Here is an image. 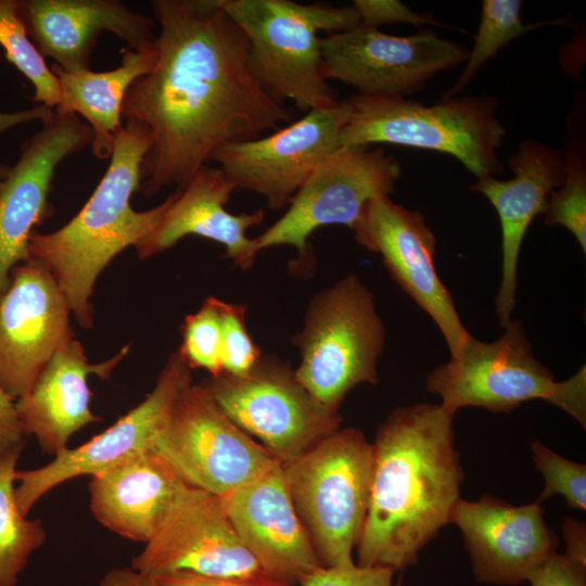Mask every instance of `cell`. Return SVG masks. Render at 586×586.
Returning <instances> with one entry per match:
<instances>
[{
  "label": "cell",
  "mask_w": 586,
  "mask_h": 586,
  "mask_svg": "<svg viewBox=\"0 0 586 586\" xmlns=\"http://www.w3.org/2000/svg\"><path fill=\"white\" fill-rule=\"evenodd\" d=\"M160 26L150 72L128 88L122 117L151 145L139 191L183 189L220 144L264 136L294 118L247 65L249 40L218 0H153Z\"/></svg>",
  "instance_id": "obj_1"
},
{
  "label": "cell",
  "mask_w": 586,
  "mask_h": 586,
  "mask_svg": "<svg viewBox=\"0 0 586 586\" xmlns=\"http://www.w3.org/2000/svg\"><path fill=\"white\" fill-rule=\"evenodd\" d=\"M453 417L422 403L394 409L380 425L357 564L402 571L449 523L464 477Z\"/></svg>",
  "instance_id": "obj_2"
},
{
  "label": "cell",
  "mask_w": 586,
  "mask_h": 586,
  "mask_svg": "<svg viewBox=\"0 0 586 586\" xmlns=\"http://www.w3.org/2000/svg\"><path fill=\"white\" fill-rule=\"evenodd\" d=\"M150 145L149 131L138 122L125 120L110 165L84 207L62 228L30 234L28 256L51 272L82 328L92 327L91 296L98 276L118 253L136 247L157 227L176 196L175 190L160 205L143 212L131 207Z\"/></svg>",
  "instance_id": "obj_3"
},
{
  "label": "cell",
  "mask_w": 586,
  "mask_h": 586,
  "mask_svg": "<svg viewBox=\"0 0 586 586\" xmlns=\"http://www.w3.org/2000/svg\"><path fill=\"white\" fill-rule=\"evenodd\" d=\"M344 100L340 148L385 143L446 153L476 178L504 170L497 150L506 128L495 97L455 95L433 105L402 95L355 93Z\"/></svg>",
  "instance_id": "obj_4"
},
{
  "label": "cell",
  "mask_w": 586,
  "mask_h": 586,
  "mask_svg": "<svg viewBox=\"0 0 586 586\" xmlns=\"http://www.w3.org/2000/svg\"><path fill=\"white\" fill-rule=\"evenodd\" d=\"M249 40L247 65L276 100L302 112L339 101L323 77L319 31L339 33L360 25L353 7L291 0H218Z\"/></svg>",
  "instance_id": "obj_5"
},
{
  "label": "cell",
  "mask_w": 586,
  "mask_h": 586,
  "mask_svg": "<svg viewBox=\"0 0 586 586\" xmlns=\"http://www.w3.org/2000/svg\"><path fill=\"white\" fill-rule=\"evenodd\" d=\"M501 336L482 342L473 336L450 360L426 378V390L441 398L450 415L464 407L508 413L532 399L562 409L586 428V367L556 381L552 372L533 354L519 321L511 320Z\"/></svg>",
  "instance_id": "obj_6"
},
{
  "label": "cell",
  "mask_w": 586,
  "mask_h": 586,
  "mask_svg": "<svg viewBox=\"0 0 586 586\" xmlns=\"http://www.w3.org/2000/svg\"><path fill=\"white\" fill-rule=\"evenodd\" d=\"M296 512L324 566L351 565L366 519L372 444L354 428L339 429L281 462Z\"/></svg>",
  "instance_id": "obj_7"
},
{
  "label": "cell",
  "mask_w": 586,
  "mask_h": 586,
  "mask_svg": "<svg viewBox=\"0 0 586 586\" xmlns=\"http://www.w3.org/2000/svg\"><path fill=\"white\" fill-rule=\"evenodd\" d=\"M293 343L297 380L322 406L339 411L355 386L379 381L385 327L373 293L354 273L317 293Z\"/></svg>",
  "instance_id": "obj_8"
},
{
  "label": "cell",
  "mask_w": 586,
  "mask_h": 586,
  "mask_svg": "<svg viewBox=\"0 0 586 586\" xmlns=\"http://www.w3.org/2000/svg\"><path fill=\"white\" fill-rule=\"evenodd\" d=\"M220 410L277 460L286 462L340 429L342 417L300 383L289 362L262 355L241 377L221 372L202 384Z\"/></svg>",
  "instance_id": "obj_9"
},
{
  "label": "cell",
  "mask_w": 586,
  "mask_h": 586,
  "mask_svg": "<svg viewBox=\"0 0 586 586\" xmlns=\"http://www.w3.org/2000/svg\"><path fill=\"white\" fill-rule=\"evenodd\" d=\"M400 176V163L382 148H340L310 173L286 212L256 237L258 251L290 245L298 253L295 264L313 265L309 237L330 225L352 229L366 204L390 195Z\"/></svg>",
  "instance_id": "obj_10"
},
{
  "label": "cell",
  "mask_w": 586,
  "mask_h": 586,
  "mask_svg": "<svg viewBox=\"0 0 586 586\" xmlns=\"http://www.w3.org/2000/svg\"><path fill=\"white\" fill-rule=\"evenodd\" d=\"M152 450L188 485L219 497L280 462L234 424L202 384L179 395Z\"/></svg>",
  "instance_id": "obj_11"
},
{
  "label": "cell",
  "mask_w": 586,
  "mask_h": 586,
  "mask_svg": "<svg viewBox=\"0 0 586 586\" xmlns=\"http://www.w3.org/2000/svg\"><path fill=\"white\" fill-rule=\"evenodd\" d=\"M323 77L362 95L419 92L437 73L466 62L469 50L432 30L394 36L358 25L320 38Z\"/></svg>",
  "instance_id": "obj_12"
},
{
  "label": "cell",
  "mask_w": 586,
  "mask_h": 586,
  "mask_svg": "<svg viewBox=\"0 0 586 586\" xmlns=\"http://www.w3.org/2000/svg\"><path fill=\"white\" fill-rule=\"evenodd\" d=\"M346 117L345 100L306 112L271 133L228 141L212 153L235 189L262 195L269 208L290 201L310 173L340 149Z\"/></svg>",
  "instance_id": "obj_13"
},
{
  "label": "cell",
  "mask_w": 586,
  "mask_h": 586,
  "mask_svg": "<svg viewBox=\"0 0 586 586\" xmlns=\"http://www.w3.org/2000/svg\"><path fill=\"white\" fill-rule=\"evenodd\" d=\"M192 384L191 369L171 353L156 383L139 405L87 443L66 448L40 468L17 470L16 504L24 515L48 492L82 475L93 476L152 449L179 395Z\"/></svg>",
  "instance_id": "obj_14"
},
{
  "label": "cell",
  "mask_w": 586,
  "mask_h": 586,
  "mask_svg": "<svg viewBox=\"0 0 586 586\" xmlns=\"http://www.w3.org/2000/svg\"><path fill=\"white\" fill-rule=\"evenodd\" d=\"M351 230L360 246L382 257L390 277L436 323L450 356L457 355L472 335L437 275L436 239L424 216L383 195L366 204Z\"/></svg>",
  "instance_id": "obj_15"
},
{
  "label": "cell",
  "mask_w": 586,
  "mask_h": 586,
  "mask_svg": "<svg viewBox=\"0 0 586 586\" xmlns=\"http://www.w3.org/2000/svg\"><path fill=\"white\" fill-rule=\"evenodd\" d=\"M71 309L51 272L28 257L0 294V387L27 395L55 351L74 337Z\"/></svg>",
  "instance_id": "obj_16"
},
{
  "label": "cell",
  "mask_w": 586,
  "mask_h": 586,
  "mask_svg": "<svg viewBox=\"0 0 586 586\" xmlns=\"http://www.w3.org/2000/svg\"><path fill=\"white\" fill-rule=\"evenodd\" d=\"M41 123L22 143L0 187V294L12 269L28 259L30 234L51 214L48 199L56 167L93 140L90 125L75 113L55 109Z\"/></svg>",
  "instance_id": "obj_17"
},
{
  "label": "cell",
  "mask_w": 586,
  "mask_h": 586,
  "mask_svg": "<svg viewBox=\"0 0 586 586\" xmlns=\"http://www.w3.org/2000/svg\"><path fill=\"white\" fill-rule=\"evenodd\" d=\"M130 566L152 577L176 572L212 577L265 573L237 535L220 497L193 486Z\"/></svg>",
  "instance_id": "obj_18"
},
{
  "label": "cell",
  "mask_w": 586,
  "mask_h": 586,
  "mask_svg": "<svg viewBox=\"0 0 586 586\" xmlns=\"http://www.w3.org/2000/svg\"><path fill=\"white\" fill-rule=\"evenodd\" d=\"M449 523L458 526L477 582L518 585L557 552L559 538L548 527L537 501L513 506L483 495L459 498Z\"/></svg>",
  "instance_id": "obj_19"
},
{
  "label": "cell",
  "mask_w": 586,
  "mask_h": 586,
  "mask_svg": "<svg viewBox=\"0 0 586 586\" xmlns=\"http://www.w3.org/2000/svg\"><path fill=\"white\" fill-rule=\"evenodd\" d=\"M220 500L240 540L265 573L297 585L322 565L293 505L281 462Z\"/></svg>",
  "instance_id": "obj_20"
},
{
  "label": "cell",
  "mask_w": 586,
  "mask_h": 586,
  "mask_svg": "<svg viewBox=\"0 0 586 586\" xmlns=\"http://www.w3.org/2000/svg\"><path fill=\"white\" fill-rule=\"evenodd\" d=\"M513 177L477 178L470 187L496 209L501 227V281L495 300L499 326L505 328L515 307L517 273L522 243L534 218L543 214L547 201L564 177L563 152L552 145L526 139L508 160Z\"/></svg>",
  "instance_id": "obj_21"
},
{
  "label": "cell",
  "mask_w": 586,
  "mask_h": 586,
  "mask_svg": "<svg viewBox=\"0 0 586 586\" xmlns=\"http://www.w3.org/2000/svg\"><path fill=\"white\" fill-rule=\"evenodd\" d=\"M18 16L41 55L66 72L90 69L102 31L133 50L152 46L155 38V22L117 0H18Z\"/></svg>",
  "instance_id": "obj_22"
},
{
  "label": "cell",
  "mask_w": 586,
  "mask_h": 586,
  "mask_svg": "<svg viewBox=\"0 0 586 586\" xmlns=\"http://www.w3.org/2000/svg\"><path fill=\"white\" fill-rule=\"evenodd\" d=\"M233 183L218 167L203 165L177 193L157 227L137 246L144 259L173 247L186 235L195 234L225 247V257L235 266L250 269L259 253L250 228L262 224L263 208L233 214L226 209Z\"/></svg>",
  "instance_id": "obj_23"
},
{
  "label": "cell",
  "mask_w": 586,
  "mask_h": 586,
  "mask_svg": "<svg viewBox=\"0 0 586 586\" xmlns=\"http://www.w3.org/2000/svg\"><path fill=\"white\" fill-rule=\"evenodd\" d=\"M129 347L124 346L106 361L89 364L79 341L72 337L63 343L30 392L15 400L24 435L35 436L43 453L55 456L68 448L72 435L90 423L101 421L90 409L92 393L88 377L109 378Z\"/></svg>",
  "instance_id": "obj_24"
},
{
  "label": "cell",
  "mask_w": 586,
  "mask_h": 586,
  "mask_svg": "<svg viewBox=\"0 0 586 586\" xmlns=\"http://www.w3.org/2000/svg\"><path fill=\"white\" fill-rule=\"evenodd\" d=\"M189 487L163 457L150 449L91 476L90 508L106 528L145 544Z\"/></svg>",
  "instance_id": "obj_25"
},
{
  "label": "cell",
  "mask_w": 586,
  "mask_h": 586,
  "mask_svg": "<svg viewBox=\"0 0 586 586\" xmlns=\"http://www.w3.org/2000/svg\"><path fill=\"white\" fill-rule=\"evenodd\" d=\"M154 44L133 50H122V63L107 72L85 69L66 72L55 63L51 72L58 79L60 103L55 109L81 115L93 130V154L111 157L115 138L123 127L122 106L128 88L154 65Z\"/></svg>",
  "instance_id": "obj_26"
},
{
  "label": "cell",
  "mask_w": 586,
  "mask_h": 586,
  "mask_svg": "<svg viewBox=\"0 0 586 586\" xmlns=\"http://www.w3.org/2000/svg\"><path fill=\"white\" fill-rule=\"evenodd\" d=\"M23 447L0 455V586H16L30 555L47 539L39 519H27L15 498L16 463Z\"/></svg>",
  "instance_id": "obj_27"
},
{
  "label": "cell",
  "mask_w": 586,
  "mask_h": 586,
  "mask_svg": "<svg viewBox=\"0 0 586 586\" xmlns=\"http://www.w3.org/2000/svg\"><path fill=\"white\" fill-rule=\"evenodd\" d=\"M520 0H483L481 18L469 50L463 71L443 99L455 97L470 82L477 71L510 41L539 27L566 25L565 18L525 24L521 18Z\"/></svg>",
  "instance_id": "obj_28"
},
{
  "label": "cell",
  "mask_w": 586,
  "mask_h": 586,
  "mask_svg": "<svg viewBox=\"0 0 586 586\" xmlns=\"http://www.w3.org/2000/svg\"><path fill=\"white\" fill-rule=\"evenodd\" d=\"M0 46L7 60L34 85L33 101L55 109L60 103L58 79L26 33L18 0H0Z\"/></svg>",
  "instance_id": "obj_29"
},
{
  "label": "cell",
  "mask_w": 586,
  "mask_h": 586,
  "mask_svg": "<svg viewBox=\"0 0 586 586\" xmlns=\"http://www.w3.org/2000/svg\"><path fill=\"white\" fill-rule=\"evenodd\" d=\"M563 157L564 177L547 201L545 224L568 229L586 254V164L574 148L563 152Z\"/></svg>",
  "instance_id": "obj_30"
},
{
  "label": "cell",
  "mask_w": 586,
  "mask_h": 586,
  "mask_svg": "<svg viewBox=\"0 0 586 586\" xmlns=\"http://www.w3.org/2000/svg\"><path fill=\"white\" fill-rule=\"evenodd\" d=\"M219 298L208 296L181 326L179 355L190 369L202 368L211 377L222 372Z\"/></svg>",
  "instance_id": "obj_31"
},
{
  "label": "cell",
  "mask_w": 586,
  "mask_h": 586,
  "mask_svg": "<svg viewBox=\"0 0 586 586\" xmlns=\"http://www.w3.org/2000/svg\"><path fill=\"white\" fill-rule=\"evenodd\" d=\"M531 449L535 466L545 480L536 501L542 504L553 495H561L568 507L585 511L586 466L560 456L540 441H533Z\"/></svg>",
  "instance_id": "obj_32"
},
{
  "label": "cell",
  "mask_w": 586,
  "mask_h": 586,
  "mask_svg": "<svg viewBox=\"0 0 586 586\" xmlns=\"http://www.w3.org/2000/svg\"><path fill=\"white\" fill-rule=\"evenodd\" d=\"M221 326L222 372L241 377L249 373L262 357L245 323V306L218 302Z\"/></svg>",
  "instance_id": "obj_33"
},
{
  "label": "cell",
  "mask_w": 586,
  "mask_h": 586,
  "mask_svg": "<svg viewBox=\"0 0 586 586\" xmlns=\"http://www.w3.org/2000/svg\"><path fill=\"white\" fill-rule=\"evenodd\" d=\"M395 571L385 566L353 563L343 566L321 565L306 574L297 586H402Z\"/></svg>",
  "instance_id": "obj_34"
},
{
  "label": "cell",
  "mask_w": 586,
  "mask_h": 586,
  "mask_svg": "<svg viewBox=\"0 0 586 586\" xmlns=\"http://www.w3.org/2000/svg\"><path fill=\"white\" fill-rule=\"evenodd\" d=\"M352 7L357 12L360 24L368 27L379 28L392 24L446 26L431 13L416 12L398 0H354Z\"/></svg>",
  "instance_id": "obj_35"
},
{
  "label": "cell",
  "mask_w": 586,
  "mask_h": 586,
  "mask_svg": "<svg viewBox=\"0 0 586 586\" xmlns=\"http://www.w3.org/2000/svg\"><path fill=\"white\" fill-rule=\"evenodd\" d=\"M531 586H586V564L555 552L527 578Z\"/></svg>",
  "instance_id": "obj_36"
},
{
  "label": "cell",
  "mask_w": 586,
  "mask_h": 586,
  "mask_svg": "<svg viewBox=\"0 0 586 586\" xmlns=\"http://www.w3.org/2000/svg\"><path fill=\"white\" fill-rule=\"evenodd\" d=\"M158 586H297L267 573L246 576L212 577L176 572L153 577Z\"/></svg>",
  "instance_id": "obj_37"
},
{
  "label": "cell",
  "mask_w": 586,
  "mask_h": 586,
  "mask_svg": "<svg viewBox=\"0 0 586 586\" xmlns=\"http://www.w3.org/2000/svg\"><path fill=\"white\" fill-rule=\"evenodd\" d=\"M24 433L17 417L15 400L0 387V455L23 447Z\"/></svg>",
  "instance_id": "obj_38"
},
{
  "label": "cell",
  "mask_w": 586,
  "mask_h": 586,
  "mask_svg": "<svg viewBox=\"0 0 586 586\" xmlns=\"http://www.w3.org/2000/svg\"><path fill=\"white\" fill-rule=\"evenodd\" d=\"M562 533L566 544L565 555L586 564L585 524L572 518H566L562 523Z\"/></svg>",
  "instance_id": "obj_39"
},
{
  "label": "cell",
  "mask_w": 586,
  "mask_h": 586,
  "mask_svg": "<svg viewBox=\"0 0 586 586\" xmlns=\"http://www.w3.org/2000/svg\"><path fill=\"white\" fill-rule=\"evenodd\" d=\"M99 586H158L152 576L142 574L131 566L115 568L107 571Z\"/></svg>",
  "instance_id": "obj_40"
},
{
  "label": "cell",
  "mask_w": 586,
  "mask_h": 586,
  "mask_svg": "<svg viewBox=\"0 0 586 586\" xmlns=\"http://www.w3.org/2000/svg\"><path fill=\"white\" fill-rule=\"evenodd\" d=\"M52 113L53 109L47 107L42 104L34 109L17 111L13 113L0 112V135L20 124H25L31 120L42 122Z\"/></svg>",
  "instance_id": "obj_41"
},
{
  "label": "cell",
  "mask_w": 586,
  "mask_h": 586,
  "mask_svg": "<svg viewBox=\"0 0 586 586\" xmlns=\"http://www.w3.org/2000/svg\"><path fill=\"white\" fill-rule=\"evenodd\" d=\"M10 171V167L0 163V187Z\"/></svg>",
  "instance_id": "obj_42"
}]
</instances>
